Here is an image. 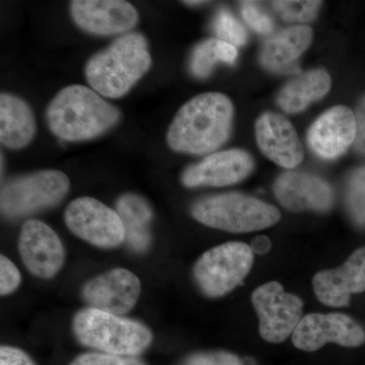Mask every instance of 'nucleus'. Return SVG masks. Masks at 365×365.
<instances>
[{"label": "nucleus", "instance_id": "f257e3e1", "mask_svg": "<svg viewBox=\"0 0 365 365\" xmlns=\"http://www.w3.org/2000/svg\"><path fill=\"white\" fill-rule=\"evenodd\" d=\"M232 120L234 106L227 96L201 93L178 111L168 131V145L189 155L211 153L230 138Z\"/></svg>", "mask_w": 365, "mask_h": 365}, {"label": "nucleus", "instance_id": "f03ea898", "mask_svg": "<svg viewBox=\"0 0 365 365\" xmlns=\"http://www.w3.org/2000/svg\"><path fill=\"white\" fill-rule=\"evenodd\" d=\"M53 134L62 140H90L102 135L118 123L120 112L115 106L85 86L62 88L46 112Z\"/></svg>", "mask_w": 365, "mask_h": 365}, {"label": "nucleus", "instance_id": "7ed1b4c3", "mask_svg": "<svg viewBox=\"0 0 365 365\" xmlns=\"http://www.w3.org/2000/svg\"><path fill=\"white\" fill-rule=\"evenodd\" d=\"M151 66L148 41L140 34L121 36L86 63V81L102 97H123Z\"/></svg>", "mask_w": 365, "mask_h": 365}, {"label": "nucleus", "instance_id": "20e7f679", "mask_svg": "<svg viewBox=\"0 0 365 365\" xmlns=\"http://www.w3.org/2000/svg\"><path fill=\"white\" fill-rule=\"evenodd\" d=\"M73 331L81 344L118 356L139 354L153 341L143 324L91 307L76 314Z\"/></svg>", "mask_w": 365, "mask_h": 365}, {"label": "nucleus", "instance_id": "39448f33", "mask_svg": "<svg viewBox=\"0 0 365 365\" xmlns=\"http://www.w3.org/2000/svg\"><path fill=\"white\" fill-rule=\"evenodd\" d=\"M191 211L197 222L237 234L265 230L280 220L277 208L242 193L206 197L197 201Z\"/></svg>", "mask_w": 365, "mask_h": 365}, {"label": "nucleus", "instance_id": "423d86ee", "mask_svg": "<svg viewBox=\"0 0 365 365\" xmlns=\"http://www.w3.org/2000/svg\"><path fill=\"white\" fill-rule=\"evenodd\" d=\"M69 188L68 178L59 170H41L16 178L2 187V215L18 218L52 207L66 196Z\"/></svg>", "mask_w": 365, "mask_h": 365}, {"label": "nucleus", "instance_id": "0eeeda50", "mask_svg": "<svg viewBox=\"0 0 365 365\" xmlns=\"http://www.w3.org/2000/svg\"><path fill=\"white\" fill-rule=\"evenodd\" d=\"M254 253L244 242H228L205 252L194 266V278L204 294L220 297L234 290L253 267Z\"/></svg>", "mask_w": 365, "mask_h": 365}, {"label": "nucleus", "instance_id": "6e6552de", "mask_svg": "<svg viewBox=\"0 0 365 365\" xmlns=\"http://www.w3.org/2000/svg\"><path fill=\"white\" fill-rule=\"evenodd\" d=\"M252 304L259 318V333L269 343L287 339L304 318V302L287 294L277 281L265 283L254 290Z\"/></svg>", "mask_w": 365, "mask_h": 365}, {"label": "nucleus", "instance_id": "1a4fd4ad", "mask_svg": "<svg viewBox=\"0 0 365 365\" xmlns=\"http://www.w3.org/2000/svg\"><path fill=\"white\" fill-rule=\"evenodd\" d=\"M67 227L93 246L112 249L126 239L125 228L117 211L90 197L72 201L66 210Z\"/></svg>", "mask_w": 365, "mask_h": 365}, {"label": "nucleus", "instance_id": "9d476101", "mask_svg": "<svg viewBox=\"0 0 365 365\" xmlns=\"http://www.w3.org/2000/svg\"><path fill=\"white\" fill-rule=\"evenodd\" d=\"M297 349L314 352L327 343L343 347H359L365 342V331L345 314H309L304 316L292 335Z\"/></svg>", "mask_w": 365, "mask_h": 365}, {"label": "nucleus", "instance_id": "9b49d317", "mask_svg": "<svg viewBox=\"0 0 365 365\" xmlns=\"http://www.w3.org/2000/svg\"><path fill=\"white\" fill-rule=\"evenodd\" d=\"M19 251L26 267L41 278L56 275L66 257L63 245L56 232L37 220H29L21 227Z\"/></svg>", "mask_w": 365, "mask_h": 365}, {"label": "nucleus", "instance_id": "f8f14e48", "mask_svg": "<svg viewBox=\"0 0 365 365\" xmlns=\"http://www.w3.org/2000/svg\"><path fill=\"white\" fill-rule=\"evenodd\" d=\"M141 283L126 269H114L88 281L83 299L91 309L122 316L130 312L140 297Z\"/></svg>", "mask_w": 365, "mask_h": 365}, {"label": "nucleus", "instance_id": "ddd939ff", "mask_svg": "<svg viewBox=\"0 0 365 365\" xmlns=\"http://www.w3.org/2000/svg\"><path fill=\"white\" fill-rule=\"evenodd\" d=\"M71 14L81 30L98 36L127 32L138 21L135 7L121 0H74Z\"/></svg>", "mask_w": 365, "mask_h": 365}, {"label": "nucleus", "instance_id": "4468645a", "mask_svg": "<svg viewBox=\"0 0 365 365\" xmlns=\"http://www.w3.org/2000/svg\"><path fill=\"white\" fill-rule=\"evenodd\" d=\"M254 167L253 158L246 151H220L187 168L182 173V182L188 188L230 186L249 177Z\"/></svg>", "mask_w": 365, "mask_h": 365}, {"label": "nucleus", "instance_id": "2eb2a0df", "mask_svg": "<svg viewBox=\"0 0 365 365\" xmlns=\"http://www.w3.org/2000/svg\"><path fill=\"white\" fill-rule=\"evenodd\" d=\"M313 287L325 306L347 307L352 294L365 292V247L353 252L340 267L317 273Z\"/></svg>", "mask_w": 365, "mask_h": 365}, {"label": "nucleus", "instance_id": "dca6fc26", "mask_svg": "<svg viewBox=\"0 0 365 365\" xmlns=\"http://www.w3.org/2000/svg\"><path fill=\"white\" fill-rule=\"evenodd\" d=\"M276 198L294 212H327L332 208V187L318 176L302 172H287L274 182Z\"/></svg>", "mask_w": 365, "mask_h": 365}, {"label": "nucleus", "instance_id": "f3484780", "mask_svg": "<svg viewBox=\"0 0 365 365\" xmlns=\"http://www.w3.org/2000/svg\"><path fill=\"white\" fill-rule=\"evenodd\" d=\"M356 138V119L350 108L336 106L319 116L309 128L312 150L325 160L340 157Z\"/></svg>", "mask_w": 365, "mask_h": 365}, {"label": "nucleus", "instance_id": "a211bd4d", "mask_svg": "<svg viewBox=\"0 0 365 365\" xmlns=\"http://www.w3.org/2000/svg\"><path fill=\"white\" fill-rule=\"evenodd\" d=\"M256 138L262 153L280 167L294 169L304 160V146L294 125L279 114L266 112L259 117Z\"/></svg>", "mask_w": 365, "mask_h": 365}, {"label": "nucleus", "instance_id": "6ab92c4d", "mask_svg": "<svg viewBox=\"0 0 365 365\" xmlns=\"http://www.w3.org/2000/svg\"><path fill=\"white\" fill-rule=\"evenodd\" d=\"M312 41L313 31L309 26L299 25L285 29L266 41L260 53L261 64L273 72L289 71Z\"/></svg>", "mask_w": 365, "mask_h": 365}, {"label": "nucleus", "instance_id": "aec40b11", "mask_svg": "<svg viewBox=\"0 0 365 365\" xmlns=\"http://www.w3.org/2000/svg\"><path fill=\"white\" fill-rule=\"evenodd\" d=\"M36 135L32 109L16 96H0V143L11 150H21Z\"/></svg>", "mask_w": 365, "mask_h": 365}, {"label": "nucleus", "instance_id": "412c9836", "mask_svg": "<svg viewBox=\"0 0 365 365\" xmlns=\"http://www.w3.org/2000/svg\"><path fill=\"white\" fill-rule=\"evenodd\" d=\"M330 88L331 78L328 72L314 69L289 81L278 95L277 103L285 113L297 114L325 97Z\"/></svg>", "mask_w": 365, "mask_h": 365}, {"label": "nucleus", "instance_id": "4be33fe9", "mask_svg": "<svg viewBox=\"0 0 365 365\" xmlns=\"http://www.w3.org/2000/svg\"><path fill=\"white\" fill-rule=\"evenodd\" d=\"M116 211L123 222L129 246L136 252L146 251L150 244V206L140 196L129 193L120 197Z\"/></svg>", "mask_w": 365, "mask_h": 365}, {"label": "nucleus", "instance_id": "5701e85b", "mask_svg": "<svg viewBox=\"0 0 365 365\" xmlns=\"http://www.w3.org/2000/svg\"><path fill=\"white\" fill-rule=\"evenodd\" d=\"M237 57V50L234 45L220 39L206 40L192 53L190 71L196 78H205L210 76L218 62L232 64Z\"/></svg>", "mask_w": 365, "mask_h": 365}, {"label": "nucleus", "instance_id": "b1692460", "mask_svg": "<svg viewBox=\"0 0 365 365\" xmlns=\"http://www.w3.org/2000/svg\"><path fill=\"white\" fill-rule=\"evenodd\" d=\"M346 205L352 220L365 225V167L355 170L348 182Z\"/></svg>", "mask_w": 365, "mask_h": 365}, {"label": "nucleus", "instance_id": "393cba45", "mask_svg": "<svg viewBox=\"0 0 365 365\" xmlns=\"http://www.w3.org/2000/svg\"><path fill=\"white\" fill-rule=\"evenodd\" d=\"M321 1H273L274 11L280 14L281 18L292 23H307L316 19Z\"/></svg>", "mask_w": 365, "mask_h": 365}, {"label": "nucleus", "instance_id": "a878e982", "mask_svg": "<svg viewBox=\"0 0 365 365\" xmlns=\"http://www.w3.org/2000/svg\"><path fill=\"white\" fill-rule=\"evenodd\" d=\"M213 29L217 39L228 44L242 46L247 42V32L244 26L230 11H220L213 21Z\"/></svg>", "mask_w": 365, "mask_h": 365}, {"label": "nucleus", "instance_id": "bb28decb", "mask_svg": "<svg viewBox=\"0 0 365 365\" xmlns=\"http://www.w3.org/2000/svg\"><path fill=\"white\" fill-rule=\"evenodd\" d=\"M241 9L242 18L254 31L261 34L272 32L273 21L253 2H242Z\"/></svg>", "mask_w": 365, "mask_h": 365}, {"label": "nucleus", "instance_id": "cd10ccee", "mask_svg": "<svg viewBox=\"0 0 365 365\" xmlns=\"http://www.w3.org/2000/svg\"><path fill=\"white\" fill-rule=\"evenodd\" d=\"M71 365H143L138 360L108 353H86L76 357Z\"/></svg>", "mask_w": 365, "mask_h": 365}, {"label": "nucleus", "instance_id": "c85d7f7f", "mask_svg": "<svg viewBox=\"0 0 365 365\" xmlns=\"http://www.w3.org/2000/svg\"><path fill=\"white\" fill-rule=\"evenodd\" d=\"M21 274L16 265L7 257L0 258V294H11L21 284Z\"/></svg>", "mask_w": 365, "mask_h": 365}, {"label": "nucleus", "instance_id": "c756f323", "mask_svg": "<svg viewBox=\"0 0 365 365\" xmlns=\"http://www.w3.org/2000/svg\"><path fill=\"white\" fill-rule=\"evenodd\" d=\"M185 365H242V362L232 353L216 351L193 355Z\"/></svg>", "mask_w": 365, "mask_h": 365}, {"label": "nucleus", "instance_id": "7c9ffc66", "mask_svg": "<svg viewBox=\"0 0 365 365\" xmlns=\"http://www.w3.org/2000/svg\"><path fill=\"white\" fill-rule=\"evenodd\" d=\"M0 365H35L21 349L9 346L0 348Z\"/></svg>", "mask_w": 365, "mask_h": 365}, {"label": "nucleus", "instance_id": "2f4dec72", "mask_svg": "<svg viewBox=\"0 0 365 365\" xmlns=\"http://www.w3.org/2000/svg\"><path fill=\"white\" fill-rule=\"evenodd\" d=\"M356 138H355V150L365 155V95L360 98L357 105L356 113Z\"/></svg>", "mask_w": 365, "mask_h": 365}, {"label": "nucleus", "instance_id": "473e14b6", "mask_svg": "<svg viewBox=\"0 0 365 365\" xmlns=\"http://www.w3.org/2000/svg\"><path fill=\"white\" fill-rule=\"evenodd\" d=\"M250 247H251L254 254L265 255L270 251L271 241L270 239H269L268 237H265V235H259V237H255Z\"/></svg>", "mask_w": 365, "mask_h": 365}]
</instances>
